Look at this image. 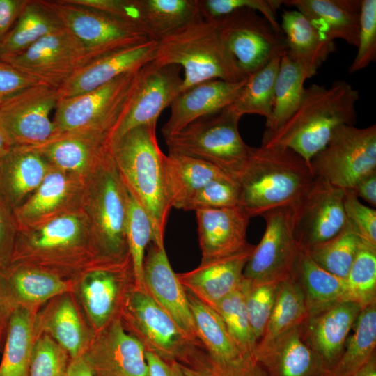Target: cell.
<instances>
[{
	"instance_id": "17",
	"label": "cell",
	"mask_w": 376,
	"mask_h": 376,
	"mask_svg": "<svg viewBox=\"0 0 376 376\" xmlns=\"http://www.w3.org/2000/svg\"><path fill=\"white\" fill-rule=\"evenodd\" d=\"M31 148L42 155L51 168L85 182L111 152V136L96 131L62 133Z\"/></svg>"
},
{
	"instance_id": "5",
	"label": "cell",
	"mask_w": 376,
	"mask_h": 376,
	"mask_svg": "<svg viewBox=\"0 0 376 376\" xmlns=\"http://www.w3.org/2000/svg\"><path fill=\"white\" fill-rule=\"evenodd\" d=\"M152 61L183 68L181 92L210 79L235 82L248 77L228 49L217 23L201 17L157 40Z\"/></svg>"
},
{
	"instance_id": "27",
	"label": "cell",
	"mask_w": 376,
	"mask_h": 376,
	"mask_svg": "<svg viewBox=\"0 0 376 376\" xmlns=\"http://www.w3.org/2000/svg\"><path fill=\"white\" fill-rule=\"evenodd\" d=\"M361 309L357 303L345 301L309 318V346L322 363L325 374L340 356Z\"/></svg>"
},
{
	"instance_id": "41",
	"label": "cell",
	"mask_w": 376,
	"mask_h": 376,
	"mask_svg": "<svg viewBox=\"0 0 376 376\" xmlns=\"http://www.w3.org/2000/svg\"><path fill=\"white\" fill-rule=\"evenodd\" d=\"M308 76L304 69L283 52L275 80L272 118L265 130L279 128L301 104Z\"/></svg>"
},
{
	"instance_id": "59",
	"label": "cell",
	"mask_w": 376,
	"mask_h": 376,
	"mask_svg": "<svg viewBox=\"0 0 376 376\" xmlns=\"http://www.w3.org/2000/svg\"><path fill=\"white\" fill-rule=\"evenodd\" d=\"M372 206L376 205V171L360 179L351 190Z\"/></svg>"
},
{
	"instance_id": "7",
	"label": "cell",
	"mask_w": 376,
	"mask_h": 376,
	"mask_svg": "<svg viewBox=\"0 0 376 376\" xmlns=\"http://www.w3.org/2000/svg\"><path fill=\"white\" fill-rule=\"evenodd\" d=\"M240 118L227 108L201 118L164 139L169 152L210 163L236 180L253 148L241 137Z\"/></svg>"
},
{
	"instance_id": "21",
	"label": "cell",
	"mask_w": 376,
	"mask_h": 376,
	"mask_svg": "<svg viewBox=\"0 0 376 376\" xmlns=\"http://www.w3.org/2000/svg\"><path fill=\"white\" fill-rule=\"evenodd\" d=\"M246 79L235 82L210 79L182 91L170 105V117L162 129L164 139L194 121L228 107L237 97Z\"/></svg>"
},
{
	"instance_id": "6",
	"label": "cell",
	"mask_w": 376,
	"mask_h": 376,
	"mask_svg": "<svg viewBox=\"0 0 376 376\" xmlns=\"http://www.w3.org/2000/svg\"><path fill=\"white\" fill-rule=\"evenodd\" d=\"M127 201L128 190L111 152L85 181L83 191L81 208L89 223L96 261L130 260L126 239Z\"/></svg>"
},
{
	"instance_id": "49",
	"label": "cell",
	"mask_w": 376,
	"mask_h": 376,
	"mask_svg": "<svg viewBox=\"0 0 376 376\" xmlns=\"http://www.w3.org/2000/svg\"><path fill=\"white\" fill-rule=\"evenodd\" d=\"M247 281L246 307L252 332L258 342L265 333L281 281L260 283Z\"/></svg>"
},
{
	"instance_id": "18",
	"label": "cell",
	"mask_w": 376,
	"mask_h": 376,
	"mask_svg": "<svg viewBox=\"0 0 376 376\" xmlns=\"http://www.w3.org/2000/svg\"><path fill=\"white\" fill-rule=\"evenodd\" d=\"M128 293L127 308L146 350L168 362L175 361L194 341L182 331L169 313L142 288Z\"/></svg>"
},
{
	"instance_id": "61",
	"label": "cell",
	"mask_w": 376,
	"mask_h": 376,
	"mask_svg": "<svg viewBox=\"0 0 376 376\" xmlns=\"http://www.w3.org/2000/svg\"><path fill=\"white\" fill-rule=\"evenodd\" d=\"M66 376H97V375L87 357L81 354L72 359L68 366Z\"/></svg>"
},
{
	"instance_id": "63",
	"label": "cell",
	"mask_w": 376,
	"mask_h": 376,
	"mask_svg": "<svg viewBox=\"0 0 376 376\" xmlns=\"http://www.w3.org/2000/svg\"><path fill=\"white\" fill-rule=\"evenodd\" d=\"M13 145L0 127V159L10 150Z\"/></svg>"
},
{
	"instance_id": "25",
	"label": "cell",
	"mask_w": 376,
	"mask_h": 376,
	"mask_svg": "<svg viewBox=\"0 0 376 376\" xmlns=\"http://www.w3.org/2000/svg\"><path fill=\"white\" fill-rule=\"evenodd\" d=\"M51 169L32 148L12 146L0 159V200L13 212L32 195Z\"/></svg>"
},
{
	"instance_id": "53",
	"label": "cell",
	"mask_w": 376,
	"mask_h": 376,
	"mask_svg": "<svg viewBox=\"0 0 376 376\" xmlns=\"http://www.w3.org/2000/svg\"><path fill=\"white\" fill-rule=\"evenodd\" d=\"M357 52L350 68V74L368 67L376 60V0H362Z\"/></svg>"
},
{
	"instance_id": "3",
	"label": "cell",
	"mask_w": 376,
	"mask_h": 376,
	"mask_svg": "<svg viewBox=\"0 0 376 376\" xmlns=\"http://www.w3.org/2000/svg\"><path fill=\"white\" fill-rule=\"evenodd\" d=\"M156 126L143 125L130 130L111 142V149L127 189L150 220L152 242L164 247L171 205L164 172L165 154L158 145Z\"/></svg>"
},
{
	"instance_id": "45",
	"label": "cell",
	"mask_w": 376,
	"mask_h": 376,
	"mask_svg": "<svg viewBox=\"0 0 376 376\" xmlns=\"http://www.w3.org/2000/svg\"><path fill=\"white\" fill-rule=\"evenodd\" d=\"M361 242L359 235L347 224L345 228L332 239L304 250L321 267L334 275L345 279Z\"/></svg>"
},
{
	"instance_id": "54",
	"label": "cell",
	"mask_w": 376,
	"mask_h": 376,
	"mask_svg": "<svg viewBox=\"0 0 376 376\" xmlns=\"http://www.w3.org/2000/svg\"><path fill=\"white\" fill-rule=\"evenodd\" d=\"M344 209L348 225L361 241L376 247V210L362 204L351 190L345 191Z\"/></svg>"
},
{
	"instance_id": "24",
	"label": "cell",
	"mask_w": 376,
	"mask_h": 376,
	"mask_svg": "<svg viewBox=\"0 0 376 376\" xmlns=\"http://www.w3.org/2000/svg\"><path fill=\"white\" fill-rule=\"evenodd\" d=\"M254 248L251 244L238 253L201 261L193 270L177 274L178 277L187 291L213 308L240 285Z\"/></svg>"
},
{
	"instance_id": "11",
	"label": "cell",
	"mask_w": 376,
	"mask_h": 376,
	"mask_svg": "<svg viewBox=\"0 0 376 376\" xmlns=\"http://www.w3.org/2000/svg\"><path fill=\"white\" fill-rule=\"evenodd\" d=\"M228 49L246 76L260 70L286 49L283 32L260 13L246 8L214 21Z\"/></svg>"
},
{
	"instance_id": "58",
	"label": "cell",
	"mask_w": 376,
	"mask_h": 376,
	"mask_svg": "<svg viewBox=\"0 0 376 376\" xmlns=\"http://www.w3.org/2000/svg\"><path fill=\"white\" fill-rule=\"evenodd\" d=\"M15 306V304L0 272V346L2 339H5L8 320Z\"/></svg>"
},
{
	"instance_id": "40",
	"label": "cell",
	"mask_w": 376,
	"mask_h": 376,
	"mask_svg": "<svg viewBox=\"0 0 376 376\" xmlns=\"http://www.w3.org/2000/svg\"><path fill=\"white\" fill-rule=\"evenodd\" d=\"M0 376H28L33 343V321L29 311L16 305L6 327Z\"/></svg>"
},
{
	"instance_id": "31",
	"label": "cell",
	"mask_w": 376,
	"mask_h": 376,
	"mask_svg": "<svg viewBox=\"0 0 376 376\" xmlns=\"http://www.w3.org/2000/svg\"><path fill=\"white\" fill-rule=\"evenodd\" d=\"M130 274H133L130 260L117 263L95 262L86 269L81 283V297L96 327L107 322L114 308L120 282Z\"/></svg>"
},
{
	"instance_id": "30",
	"label": "cell",
	"mask_w": 376,
	"mask_h": 376,
	"mask_svg": "<svg viewBox=\"0 0 376 376\" xmlns=\"http://www.w3.org/2000/svg\"><path fill=\"white\" fill-rule=\"evenodd\" d=\"M256 361L269 376H324L320 360L301 338L299 326L290 329L265 350Z\"/></svg>"
},
{
	"instance_id": "36",
	"label": "cell",
	"mask_w": 376,
	"mask_h": 376,
	"mask_svg": "<svg viewBox=\"0 0 376 376\" xmlns=\"http://www.w3.org/2000/svg\"><path fill=\"white\" fill-rule=\"evenodd\" d=\"M64 26L42 1L27 0L13 28L0 43V60L19 54Z\"/></svg>"
},
{
	"instance_id": "13",
	"label": "cell",
	"mask_w": 376,
	"mask_h": 376,
	"mask_svg": "<svg viewBox=\"0 0 376 376\" xmlns=\"http://www.w3.org/2000/svg\"><path fill=\"white\" fill-rule=\"evenodd\" d=\"M261 217L265 221V230L243 276L252 283L281 281L292 275L300 251L294 233L292 211L279 207Z\"/></svg>"
},
{
	"instance_id": "12",
	"label": "cell",
	"mask_w": 376,
	"mask_h": 376,
	"mask_svg": "<svg viewBox=\"0 0 376 376\" xmlns=\"http://www.w3.org/2000/svg\"><path fill=\"white\" fill-rule=\"evenodd\" d=\"M58 100V88L39 83L0 104V127L13 146H36L54 135L50 115Z\"/></svg>"
},
{
	"instance_id": "28",
	"label": "cell",
	"mask_w": 376,
	"mask_h": 376,
	"mask_svg": "<svg viewBox=\"0 0 376 376\" xmlns=\"http://www.w3.org/2000/svg\"><path fill=\"white\" fill-rule=\"evenodd\" d=\"M283 4L301 13L329 40L357 47L361 0H290Z\"/></svg>"
},
{
	"instance_id": "14",
	"label": "cell",
	"mask_w": 376,
	"mask_h": 376,
	"mask_svg": "<svg viewBox=\"0 0 376 376\" xmlns=\"http://www.w3.org/2000/svg\"><path fill=\"white\" fill-rule=\"evenodd\" d=\"M1 61L56 88L89 63L84 47L65 27L45 36L23 52Z\"/></svg>"
},
{
	"instance_id": "55",
	"label": "cell",
	"mask_w": 376,
	"mask_h": 376,
	"mask_svg": "<svg viewBox=\"0 0 376 376\" xmlns=\"http://www.w3.org/2000/svg\"><path fill=\"white\" fill-rule=\"evenodd\" d=\"M42 83L0 60V104L21 91Z\"/></svg>"
},
{
	"instance_id": "2",
	"label": "cell",
	"mask_w": 376,
	"mask_h": 376,
	"mask_svg": "<svg viewBox=\"0 0 376 376\" xmlns=\"http://www.w3.org/2000/svg\"><path fill=\"white\" fill-rule=\"evenodd\" d=\"M315 178L309 163L293 150L261 145L253 148L236 180L239 205L251 218L276 208H292Z\"/></svg>"
},
{
	"instance_id": "42",
	"label": "cell",
	"mask_w": 376,
	"mask_h": 376,
	"mask_svg": "<svg viewBox=\"0 0 376 376\" xmlns=\"http://www.w3.org/2000/svg\"><path fill=\"white\" fill-rule=\"evenodd\" d=\"M282 54L247 77L237 97L226 107L229 111L240 118L246 114L259 115L265 118V125L269 123L274 84Z\"/></svg>"
},
{
	"instance_id": "34",
	"label": "cell",
	"mask_w": 376,
	"mask_h": 376,
	"mask_svg": "<svg viewBox=\"0 0 376 376\" xmlns=\"http://www.w3.org/2000/svg\"><path fill=\"white\" fill-rule=\"evenodd\" d=\"M135 23L159 40L201 17L198 0H134Z\"/></svg>"
},
{
	"instance_id": "52",
	"label": "cell",
	"mask_w": 376,
	"mask_h": 376,
	"mask_svg": "<svg viewBox=\"0 0 376 376\" xmlns=\"http://www.w3.org/2000/svg\"><path fill=\"white\" fill-rule=\"evenodd\" d=\"M68 366L67 352L44 335L33 343L28 376H66Z\"/></svg>"
},
{
	"instance_id": "62",
	"label": "cell",
	"mask_w": 376,
	"mask_h": 376,
	"mask_svg": "<svg viewBox=\"0 0 376 376\" xmlns=\"http://www.w3.org/2000/svg\"><path fill=\"white\" fill-rule=\"evenodd\" d=\"M352 376H376V359L373 354L367 363Z\"/></svg>"
},
{
	"instance_id": "33",
	"label": "cell",
	"mask_w": 376,
	"mask_h": 376,
	"mask_svg": "<svg viewBox=\"0 0 376 376\" xmlns=\"http://www.w3.org/2000/svg\"><path fill=\"white\" fill-rule=\"evenodd\" d=\"M187 295L197 337L205 350L226 364L256 365L236 345L219 313L191 292L187 291Z\"/></svg>"
},
{
	"instance_id": "1",
	"label": "cell",
	"mask_w": 376,
	"mask_h": 376,
	"mask_svg": "<svg viewBox=\"0 0 376 376\" xmlns=\"http://www.w3.org/2000/svg\"><path fill=\"white\" fill-rule=\"evenodd\" d=\"M359 94L344 80L329 87L313 84L305 88L301 104L279 128L265 130L262 146L289 148L307 162L329 142L336 128L354 125Z\"/></svg>"
},
{
	"instance_id": "50",
	"label": "cell",
	"mask_w": 376,
	"mask_h": 376,
	"mask_svg": "<svg viewBox=\"0 0 376 376\" xmlns=\"http://www.w3.org/2000/svg\"><path fill=\"white\" fill-rule=\"evenodd\" d=\"M283 4L279 0H198L199 14L207 21H216L235 10L246 8L260 13L279 32H283L276 19V11Z\"/></svg>"
},
{
	"instance_id": "19",
	"label": "cell",
	"mask_w": 376,
	"mask_h": 376,
	"mask_svg": "<svg viewBox=\"0 0 376 376\" xmlns=\"http://www.w3.org/2000/svg\"><path fill=\"white\" fill-rule=\"evenodd\" d=\"M84 182L51 169L32 195L13 212L17 230L81 208Z\"/></svg>"
},
{
	"instance_id": "20",
	"label": "cell",
	"mask_w": 376,
	"mask_h": 376,
	"mask_svg": "<svg viewBox=\"0 0 376 376\" xmlns=\"http://www.w3.org/2000/svg\"><path fill=\"white\" fill-rule=\"evenodd\" d=\"M143 286L192 341H199L187 291L172 269L164 247L152 242L145 256Z\"/></svg>"
},
{
	"instance_id": "35",
	"label": "cell",
	"mask_w": 376,
	"mask_h": 376,
	"mask_svg": "<svg viewBox=\"0 0 376 376\" xmlns=\"http://www.w3.org/2000/svg\"><path fill=\"white\" fill-rule=\"evenodd\" d=\"M293 274L299 277L302 283L308 317L345 301V279L321 267L301 248Z\"/></svg>"
},
{
	"instance_id": "57",
	"label": "cell",
	"mask_w": 376,
	"mask_h": 376,
	"mask_svg": "<svg viewBox=\"0 0 376 376\" xmlns=\"http://www.w3.org/2000/svg\"><path fill=\"white\" fill-rule=\"evenodd\" d=\"M27 0H0V43L16 22Z\"/></svg>"
},
{
	"instance_id": "4",
	"label": "cell",
	"mask_w": 376,
	"mask_h": 376,
	"mask_svg": "<svg viewBox=\"0 0 376 376\" xmlns=\"http://www.w3.org/2000/svg\"><path fill=\"white\" fill-rule=\"evenodd\" d=\"M97 260L88 218L82 210L17 230L10 263L65 270Z\"/></svg>"
},
{
	"instance_id": "9",
	"label": "cell",
	"mask_w": 376,
	"mask_h": 376,
	"mask_svg": "<svg viewBox=\"0 0 376 376\" xmlns=\"http://www.w3.org/2000/svg\"><path fill=\"white\" fill-rule=\"evenodd\" d=\"M309 164L315 177L344 191L352 190L360 179L376 171L375 124L363 128L338 127Z\"/></svg>"
},
{
	"instance_id": "60",
	"label": "cell",
	"mask_w": 376,
	"mask_h": 376,
	"mask_svg": "<svg viewBox=\"0 0 376 376\" xmlns=\"http://www.w3.org/2000/svg\"><path fill=\"white\" fill-rule=\"evenodd\" d=\"M149 376H177L170 362L166 361L152 351L146 350Z\"/></svg>"
},
{
	"instance_id": "15",
	"label": "cell",
	"mask_w": 376,
	"mask_h": 376,
	"mask_svg": "<svg viewBox=\"0 0 376 376\" xmlns=\"http://www.w3.org/2000/svg\"><path fill=\"white\" fill-rule=\"evenodd\" d=\"M344 197L343 189L315 177L306 193L291 208L299 248L308 250L332 239L345 228Z\"/></svg>"
},
{
	"instance_id": "46",
	"label": "cell",
	"mask_w": 376,
	"mask_h": 376,
	"mask_svg": "<svg viewBox=\"0 0 376 376\" xmlns=\"http://www.w3.org/2000/svg\"><path fill=\"white\" fill-rule=\"evenodd\" d=\"M126 239L135 286L145 289L143 282V263L146 250L152 241V228L147 213L129 191Z\"/></svg>"
},
{
	"instance_id": "51",
	"label": "cell",
	"mask_w": 376,
	"mask_h": 376,
	"mask_svg": "<svg viewBox=\"0 0 376 376\" xmlns=\"http://www.w3.org/2000/svg\"><path fill=\"white\" fill-rule=\"evenodd\" d=\"M240 192L237 181L232 178L212 180L195 193L183 210L232 207L239 205Z\"/></svg>"
},
{
	"instance_id": "47",
	"label": "cell",
	"mask_w": 376,
	"mask_h": 376,
	"mask_svg": "<svg viewBox=\"0 0 376 376\" xmlns=\"http://www.w3.org/2000/svg\"><path fill=\"white\" fill-rule=\"evenodd\" d=\"M345 279V301L356 302L362 308L375 301L376 247L361 241Z\"/></svg>"
},
{
	"instance_id": "48",
	"label": "cell",
	"mask_w": 376,
	"mask_h": 376,
	"mask_svg": "<svg viewBox=\"0 0 376 376\" xmlns=\"http://www.w3.org/2000/svg\"><path fill=\"white\" fill-rule=\"evenodd\" d=\"M46 329L72 359L81 355L84 342L83 327L76 308L65 298L56 306Z\"/></svg>"
},
{
	"instance_id": "56",
	"label": "cell",
	"mask_w": 376,
	"mask_h": 376,
	"mask_svg": "<svg viewBox=\"0 0 376 376\" xmlns=\"http://www.w3.org/2000/svg\"><path fill=\"white\" fill-rule=\"evenodd\" d=\"M17 233L13 212L0 200V272L10 263Z\"/></svg>"
},
{
	"instance_id": "26",
	"label": "cell",
	"mask_w": 376,
	"mask_h": 376,
	"mask_svg": "<svg viewBox=\"0 0 376 376\" xmlns=\"http://www.w3.org/2000/svg\"><path fill=\"white\" fill-rule=\"evenodd\" d=\"M86 356L97 376H149L145 345L127 333L118 320L113 322L101 345Z\"/></svg>"
},
{
	"instance_id": "43",
	"label": "cell",
	"mask_w": 376,
	"mask_h": 376,
	"mask_svg": "<svg viewBox=\"0 0 376 376\" xmlns=\"http://www.w3.org/2000/svg\"><path fill=\"white\" fill-rule=\"evenodd\" d=\"M247 283L244 278L240 285L213 308L223 320L240 350L257 365L255 354L258 342L252 332L246 307Z\"/></svg>"
},
{
	"instance_id": "23",
	"label": "cell",
	"mask_w": 376,
	"mask_h": 376,
	"mask_svg": "<svg viewBox=\"0 0 376 376\" xmlns=\"http://www.w3.org/2000/svg\"><path fill=\"white\" fill-rule=\"evenodd\" d=\"M195 212L201 261L232 256L251 245L246 240L251 217L240 205Z\"/></svg>"
},
{
	"instance_id": "10",
	"label": "cell",
	"mask_w": 376,
	"mask_h": 376,
	"mask_svg": "<svg viewBox=\"0 0 376 376\" xmlns=\"http://www.w3.org/2000/svg\"><path fill=\"white\" fill-rule=\"evenodd\" d=\"M42 3L83 45L89 63L113 52L148 40L139 28L70 0Z\"/></svg>"
},
{
	"instance_id": "22",
	"label": "cell",
	"mask_w": 376,
	"mask_h": 376,
	"mask_svg": "<svg viewBox=\"0 0 376 376\" xmlns=\"http://www.w3.org/2000/svg\"><path fill=\"white\" fill-rule=\"evenodd\" d=\"M157 47V40H148L91 61L58 88L59 98L86 93L123 74L141 69L154 60Z\"/></svg>"
},
{
	"instance_id": "16",
	"label": "cell",
	"mask_w": 376,
	"mask_h": 376,
	"mask_svg": "<svg viewBox=\"0 0 376 376\" xmlns=\"http://www.w3.org/2000/svg\"><path fill=\"white\" fill-rule=\"evenodd\" d=\"M180 69L178 65L153 61L140 69L127 107L111 134V142L134 127L157 125L163 110L181 93Z\"/></svg>"
},
{
	"instance_id": "38",
	"label": "cell",
	"mask_w": 376,
	"mask_h": 376,
	"mask_svg": "<svg viewBox=\"0 0 376 376\" xmlns=\"http://www.w3.org/2000/svg\"><path fill=\"white\" fill-rule=\"evenodd\" d=\"M308 317L301 285L292 275L282 280L265 333L257 343L256 354L265 350L284 334L299 326Z\"/></svg>"
},
{
	"instance_id": "44",
	"label": "cell",
	"mask_w": 376,
	"mask_h": 376,
	"mask_svg": "<svg viewBox=\"0 0 376 376\" xmlns=\"http://www.w3.org/2000/svg\"><path fill=\"white\" fill-rule=\"evenodd\" d=\"M177 376H262L253 363L230 365L214 359L199 345L189 344L173 361L170 362Z\"/></svg>"
},
{
	"instance_id": "8",
	"label": "cell",
	"mask_w": 376,
	"mask_h": 376,
	"mask_svg": "<svg viewBox=\"0 0 376 376\" xmlns=\"http://www.w3.org/2000/svg\"><path fill=\"white\" fill-rule=\"evenodd\" d=\"M139 70L123 74L86 93L59 98L52 118L54 135L96 131L111 136L127 107Z\"/></svg>"
},
{
	"instance_id": "39",
	"label": "cell",
	"mask_w": 376,
	"mask_h": 376,
	"mask_svg": "<svg viewBox=\"0 0 376 376\" xmlns=\"http://www.w3.org/2000/svg\"><path fill=\"white\" fill-rule=\"evenodd\" d=\"M347 337L345 350L324 376H352L375 354L376 345L375 301L363 308Z\"/></svg>"
},
{
	"instance_id": "32",
	"label": "cell",
	"mask_w": 376,
	"mask_h": 376,
	"mask_svg": "<svg viewBox=\"0 0 376 376\" xmlns=\"http://www.w3.org/2000/svg\"><path fill=\"white\" fill-rule=\"evenodd\" d=\"M164 172L170 204L179 210L210 182L232 178L210 163L170 152L164 157Z\"/></svg>"
},
{
	"instance_id": "29",
	"label": "cell",
	"mask_w": 376,
	"mask_h": 376,
	"mask_svg": "<svg viewBox=\"0 0 376 376\" xmlns=\"http://www.w3.org/2000/svg\"><path fill=\"white\" fill-rule=\"evenodd\" d=\"M281 29L288 56L297 63L309 78L335 51V43L319 31L299 11L286 9L281 14Z\"/></svg>"
},
{
	"instance_id": "37",
	"label": "cell",
	"mask_w": 376,
	"mask_h": 376,
	"mask_svg": "<svg viewBox=\"0 0 376 376\" xmlns=\"http://www.w3.org/2000/svg\"><path fill=\"white\" fill-rule=\"evenodd\" d=\"M0 272L15 305L42 301L68 288L56 272L40 267L13 263Z\"/></svg>"
}]
</instances>
